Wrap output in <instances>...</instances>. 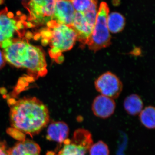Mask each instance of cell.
<instances>
[{
    "mask_svg": "<svg viewBox=\"0 0 155 155\" xmlns=\"http://www.w3.org/2000/svg\"><path fill=\"white\" fill-rule=\"evenodd\" d=\"M75 12L71 2L56 0L52 20L60 24L72 26Z\"/></svg>",
    "mask_w": 155,
    "mask_h": 155,
    "instance_id": "cell-9",
    "label": "cell"
},
{
    "mask_svg": "<svg viewBox=\"0 0 155 155\" xmlns=\"http://www.w3.org/2000/svg\"><path fill=\"white\" fill-rule=\"evenodd\" d=\"M125 24V18L117 12H113L109 14L107 18V25L109 31L117 33L122 31Z\"/></svg>",
    "mask_w": 155,
    "mask_h": 155,
    "instance_id": "cell-15",
    "label": "cell"
},
{
    "mask_svg": "<svg viewBox=\"0 0 155 155\" xmlns=\"http://www.w3.org/2000/svg\"><path fill=\"white\" fill-rule=\"evenodd\" d=\"M6 60L4 57V53L0 50V69H2L5 64Z\"/></svg>",
    "mask_w": 155,
    "mask_h": 155,
    "instance_id": "cell-21",
    "label": "cell"
},
{
    "mask_svg": "<svg viewBox=\"0 0 155 155\" xmlns=\"http://www.w3.org/2000/svg\"><path fill=\"white\" fill-rule=\"evenodd\" d=\"M124 107L127 114L131 116H136L140 114L143 109V103L138 95L132 94L125 99Z\"/></svg>",
    "mask_w": 155,
    "mask_h": 155,
    "instance_id": "cell-14",
    "label": "cell"
},
{
    "mask_svg": "<svg viewBox=\"0 0 155 155\" xmlns=\"http://www.w3.org/2000/svg\"><path fill=\"white\" fill-rule=\"evenodd\" d=\"M6 62L17 68L26 69L35 76H44L48 72L44 52L26 38H15L3 49Z\"/></svg>",
    "mask_w": 155,
    "mask_h": 155,
    "instance_id": "cell-2",
    "label": "cell"
},
{
    "mask_svg": "<svg viewBox=\"0 0 155 155\" xmlns=\"http://www.w3.org/2000/svg\"><path fill=\"white\" fill-rule=\"evenodd\" d=\"M8 150L5 143L0 141V155H9Z\"/></svg>",
    "mask_w": 155,
    "mask_h": 155,
    "instance_id": "cell-20",
    "label": "cell"
},
{
    "mask_svg": "<svg viewBox=\"0 0 155 155\" xmlns=\"http://www.w3.org/2000/svg\"><path fill=\"white\" fill-rule=\"evenodd\" d=\"M115 109L116 103L114 99L102 95L97 97L92 105V110L95 116L101 119L110 117Z\"/></svg>",
    "mask_w": 155,
    "mask_h": 155,
    "instance_id": "cell-10",
    "label": "cell"
},
{
    "mask_svg": "<svg viewBox=\"0 0 155 155\" xmlns=\"http://www.w3.org/2000/svg\"><path fill=\"white\" fill-rule=\"evenodd\" d=\"M41 148L30 140H25L8 150L9 155H40Z\"/></svg>",
    "mask_w": 155,
    "mask_h": 155,
    "instance_id": "cell-13",
    "label": "cell"
},
{
    "mask_svg": "<svg viewBox=\"0 0 155 155\" xmlns=\"http://www.w3.org/2000/svg\"><path fill=\"white\" fill-rule=\"evenodd\" d=\"M25 18L22 16L15 17L7 8L0 11V46L2 48L10 43L14 35H21L20 31L28 27Z\"/></svg>",
    "mask_w": 155,
    "mask_h": 155,
    "instance_id": "cell-5",
    "label": "cell"
},
{
    "mask_svg": "<svg viewBox=\"0 0 155 155\" xmlns=\"http://www.w3.org/2000/svg\"><path fill=\"white\" fill-rule=\"evenodd\" d=\"M90 155H110L107 145L101 140L93 144L89 149Z\"/></svg>",
    "mask_w": 155,
    "mask_h": 155,
    "instance_id": "cell-18",
    "label": "cell"
},
{
    "mask_svg": "<svg viewBox=\"0 0 155 155\" xmlns=\"http://www.w3.org/2000/svg\"><path fill=\"white\" fill-rule=\"evenodd\" d=\"M42 43L48 45L49 54L57 63L63 62V53L72 48L77 41L75 31L71 25L58 23L54 20L46 24V27L40 32Z\"/></svg>",
    "mask_w": 155,
    "mask_h": 155,
    "instance_id": "cell-3",
    "label": "cell"
},
{
    "mask_svg": "<svg viewBox=\"0 0 155 155\" xmlns=\"http://www.w3.org/2000/svg\"><path fill=\"white\" fill-rule=\"evenodd\" d=\"M64 1H68V2H71L72 1V0H64Z\"/></svg>",
    "mask_w": 155,
    "mask_h": 155,
    "instance_id": "cell-22",
    "label": "cell"
},
{
    "mask_svg": "<svg viewBox=\"0 0 155 155\" xmlns=\"http://www.w3.org/2000/svg\"><path fill=\"white\" fill-rule=\"evenodd\" d=\"M92 0H72V3L76 12H83L88 8Z\"/></svg>",
    "mask_w": 155,
    "mask_h": 155,
    "instance_id": "cell-19",
    "label": "cell"
},
{
    "mask_svg": "<svg viewBox=\"0 0 155 155\" xmlns=\"http://www.w3.org/2000/svg\"><path fill=\"white\" fill-rule=\"evenodd\" d=\"M56 0H31L25 5L29 12L28 27L46 24L52 20Z\"/></svg>",
    "mask_w": 155,
    "mask_h": 155,
    "instance_id": "cell-6",
    "label": "cell"
},
{
    "mask_svg": "<svg viewBox=\"0 0 155 155\" xmlns=\"http://www.w3.org/2000/svg\"><path fill=\"white\" fill-rule=\"evenodd\" d=\"M97 12V0H92L90 7L82 12L87 20L94 27L95 24Z\"/></svg>",
    "mask_w": 155,
    "mask_h": 155,
    "instance_id": "cell-17",
    "label": "cell"
},
{
    "mask_svg": "<svg viewBox=\"0 0 155 155\" xmlns=\"http://www.w3.org/2000/svg\"><path fill=\"white\" fill-rule=\"evenodd\" d=\"M69 129L67 123L62 121L52 122L49 125L46 138L50 141L62 144L69 136Z\"/></svg>",
    "mask_w": 155,
    "mask_h": 155,
    "instance_id": "cell-11",
    "label": "cell"
},
{
    "mask_svg": "<svg viewBox=\"0 0 155 155\" xmlns=\"http://www.w3.org/2000/svg\"><path fill=\"white\" fill-rule=\"evenodd\" d=\"M109 11L107 3H101L95 24L87 44L89 48L94 52L107 47L110 44L111 35L107 25Z\"/></svg>",
    "mask_w": 155,
    "mask_h": 155,
    "instance_id": "cell-4",
    "label": "cell"
},
{
    "mask_svg": "<svg viewBox=\"0 0 155 155\" xmlns=\"http://www.w3.org/2000/svg\"><path fill=\"white\" fill-rule=\"evenodd\" d=\"M140 122L145 127L149 129L155 128V107L147 106L143 109L139 115Z\"/></svg>",
    "mask_w": 155,
    "mask_h": 155,
    "instance_id": "cell-16",
    "label": "cell"
},
{
    "mask_svg": "<svg viewBox=\"0 0 155 155\" xmlns=\"http://www.w3.org/2000/svg\"><path fill=\"white\" fill-rule=\"evenodd\" d=\"M11 126L22 133L33 136L47 126L50 115L47 107L35 97L10 99Z\"/></svg>",
    "mask_w": 155,
    "mask_h": 155,
    "instance_id": "cell-1",
    "label": "cell"
},
{
    "mask_svg": "<svg viewBox=\"0 0 155 155\" xmlns=\"http://www.w3.org/2000/svg\"><path fill=\"white\" fill-rule=\"evenodd\" d=\"M72 26L77 36V41L83 46L87 45L94 26L87 20L82 12H75Z\"/></svg>",
    "mask_w": 155,
    "mask_h": 155,
    "instance_id": "cell-8",
    "label": "cell"
},
{
    "mask_svg": "<svg viewBox=\"0 0 155 155\" xmlns=\"http://www.w3.org/2000/svg\"><path fill=\"white\" fill-rule=\"evenodd\" d=\"M57 153L49 152L47 155H85L89 149L72 139L67 138L58 147Z\"/></svg>",
    "mask_w": 155,
    "mask_h": 155,
    "instance_id": "cell-12",
    "label": "cell"
},
{
    "mask_svg": "<svg viewBox=\"0 0 155 155\" xmlns=\"http://www.w3.org/2000/svg\"><path fill=\"white\" fill-rule=\"evenodd\" d=\"M95 86L101 95L112 99L117 98L122 90V82L111 72H106L98 78Z\"/></svg>",
    "mask_w": 155,
    "mask_h": 155,
    "instance_id": "cell-7",
    "label": "cell"
}]
</instances>
